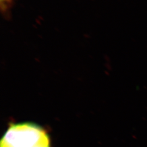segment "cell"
<instances>
[{
    "instance_id": "1",
    "label": "cell",
    "mask_w": 147,
    "mask_h": 147,
    "mask_svg": "<svg viewBox=\"0 0 147 147\" xmlns=\"http://www.w3.org/2000/svg\"><path fill=\"white\" fill-rule=\"evenodd\" d=\"M0 147H51V143L42 127L25 122L9 125L1 140Z\"/></svg>"
}]
</instances>
